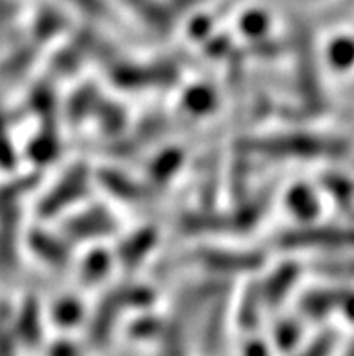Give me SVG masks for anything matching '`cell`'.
I'll return each mask as SVG.
<instances>
[{
	"instance_id": "1",
	"label": "cell",
	"mask_w": 354,
	"mask_h": 356,
	"mask_svg": "<svg viewBox=\"0 0 354 356\" xmlns=\"http://www.w3.org/2000/svg\"><path fill=\"white\" fill-rule=\"evenodd\" d=\"M346 356H354V342H353V343H351V348H349V349H347Z\"/></svg>"
}]
</instances>
